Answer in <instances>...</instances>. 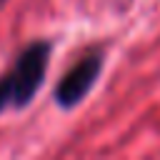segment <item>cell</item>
Here are the masks:
<instances>
[{
    "label": "cell",
    "mask_w": 160,
    "mask_h": 160,
    "mask_svg": "<svg viewBox=\"0 0 160 160\" xmlns=\"http://www.w3.org/2000/svg\"><path fill=\"white\" fill-rule=\"evenodd\" d=\"M5 2H8V0H0V8H2V5H5Z\"/></svg>",
    "instance_id": "cell-4"
},
{
    "label": "cell",
    "mask_w": 160,
    "mask_h": 160,
    "mask_svg": "<svg viewBox=\"0 0 160 160\" xmlns=\"http://www.w3.org/2000/svg\"><path fill=\"white\" fill-rule=\"evenodd\" d=\"M102 60H105V55L100 50H95V52L85 55L82 60H78L58 80V85L52 90V98H55V102L62 110H70V108H75V105L82 102V98L90 92V88L95 85V80L102 72Z\"/></svg>",
    "instance_id": "cell-2"
},
{
    "label": "cell",
    "mask_w": 160,
    "mask_h": 160,
    "mask_svg": "<svg viewBox=\"0 0 160 160\" xmlns=\"http://www.w3.org/2000/svg\"><path fill=\"white\" fill-rule=\"evenodd\" d=\"M10 105H12V80H10V72H5L0 75V112Z\"/></svg>",
    "instance_id": "cell-3"
},
{
    "label": "cell",
    "mask_w": 160,
    "mask_h": 160,
    "mask_svg": "<svg viewBox=\"0 0 160 160\" xmlns=\"http://www.w3.org/2000/svg\"><path fill=\"white\" fill-rule=\"evenodd\" d=\"M50 52H52V42L48 40H35L20 50L12 68L8 70L12 80V108H25L32 102V98L45 82Z\"/></svg>",
    "instance_id": "cell-1"
}]
</instances>
